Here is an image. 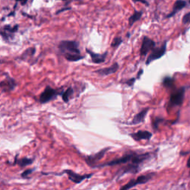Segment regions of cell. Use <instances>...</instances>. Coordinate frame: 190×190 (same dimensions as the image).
Returning <instances> with one entry per match:
<instances>
[{
  "instance_id": "cell-1",
  "label": "cell",
  "mask_w": 190,
  "mask_h": 190,
  "mask_svg": "<svg viewBox=\"0 0 190 190\" xmlns=\"http://www.w3.org/2000/svg\"><path fill=\"white\" fill-rule=\"evenodd\" d=\"M137 152L130 151L129 152H127L126 154H125L123 156L119 158L114 159V160H111V161L103 163H100L97 164L95 168H102V167H114V166L120 165V164H124L127 163L132 161V160L134 159L135 155H136Z\"/></svg>"
},
{
  "instance_id": "cell-2",
  "label": "cell",
  "mask_w": 190,
  "mask_h": 190,
  "mask_svg": "<svg viewBox=\"0 0 190 190\" xmlns=\"http://www.w3.org/2000/svg\"><path fill=\"white\" fill-rule=\"evenodd\" d=\"M64 91H58L47 85L43 91L40 94L39 97V102L42 104L47 103L50 101L54 100L58 96L63 95Z\"/></svg>"
},
{
  "instance_id": "cell-3",
  "label": "cell",
  "mask_w": 190,
  "mask_h": 190,
  "mask_svg": "<svg viewBox=\"0 0 190 190\" xmlns=\"http://www.w3.org/2000/svg\"><path fill=\"white\" fill-rule=\"evenodd\" d=\"M67 174L68 179L76 184H80V183L83 182L84 180L89 179L94 175L93 173L85 174H77L75 172H73V171L71 170V169H66V170H64L63 172H62L61 173H57L55 174L56 175H61V174Z\"/></svg>"
},
{
  "instance_id": "cell-4",
  "label": "cell",
  "mask_w": 190,
  "mask_h": 190,
  "mask_svg": "<svg viewBox=\"0 0 190 190\" xmlns=\"http://www.w3.org/2000/svg\"><path fill=\"white\" fill-rule=\"evenodd\" d=\"M154 175H155V173H149L146 174H143V175H140L139 177H137L136 179L131 180L129 183L123 186L120 190H129L136 186L137 185L146 184L147 182H149L154 177Z\"/></svg>"
},
{
  "instance_id": "cell-5",
  "label": "cell",
  "mask_w": 190,
  "mask_h": 190,
  "mask_svg": "<svg viewBox=\"0 0 190 190\" xmlns=\"http://www.w3.org/2000/svg\"><path fill=\"white\" fill-rule=\"evenodd\" d=\"M111 149L110 147H107V148H104L101 149L97 153L93 154V155H88L85 157V161L89 167L92 168H95L96 166L98 164V163L103 158L106 152Z\"/></svg>"
},
{
  "instance_id": "cell-6",
  "label": "cell",
  "mask_w": 190,
  "mask_h": 190,
  "mask_svg": "<svg viewBox=\"0 0 190 190\" xmlns=\"http://www.w3.org/2000/svg\"><path fill=\"white\" fill-rule=\"evenodd\" d=\"M185 91H186V88L181 87L178 89H175L172 91L169 98V105L171 106H178L183 103L184 100Z\"/></svg>"
},
{
  "instance_id": "cell-7",
  "label": "cell",
  "mask_w": 190,
  "mask_h": 190,
  "mask_svg": "<svg viewBox=\"0 0 190 190\" xmlns=\"http://www.w3.org/2000/svg\"><path fill=\"white\" fill-rule=\"evenodd\" d=\"M167 41H165L163 44L158 48H155L152 51L151 54H149L147 58L146 61H145V65L149 66L150 63H152L153 61L157 60V59H160L162 56L165 55L166 52H167Z\"/></svg>"
},
{
  "instance_id": "cell-8",
  "label": "cell",
  "mask_w": 190,
  "mask_h": 190,
  "mask_svg": "<svg viewBox=\"0 0 190 190\" xmlns=\"http://www.w3.org/2000/svg\"><path fill=\"white\" fill-rule=\"evenodd\" d=\"M78 46V43L75 41H62L59 45V48L64 54H80V51L79 50Z\"/></svg>"
},
{
  "instance_id": "cell-9",
  "label": "cell",
  "mask_w": 190,
  "mask_h": 190,
  "mask_svg": "<svg viewBox=\"0 0 190 190\" xmlns=\"http://www.w3.org/2000/svg\"><path fill=\"white\" fill-rule=\"evenodd\" d=\"M155 42L148 37H143L142 41L141 48H140V56H145L150 51H152L155 48Z\"/></svg>"
},
{
  "instance_id": "cell-10",
  "label": "cell",
  "mask_w": 190,
  "mask_h": 190,
  "mask_svg": "<svg viewBox=\"0 0 190 190\" xmlns=\"http://www.w3.org/2000/svg\"><path fill=\"white\" fill-rule=\"evenodd\" d=\"M16 86V82L14 79L7 76L5 80L0 82V88L2 91L10 92L15 89Z\"/></svg>"
},
{
  "instance_id": "cell-11",
  "label": "cell",
  "mask_w": 190,
  "mask_h": 190,
  "mask_svg": "<svg viewBox=\"0 0 190 190\" xmlns=\"http://www.w3.org/2000/svg\"><path fill=\"white\" fill-rule=\"evenodd\" d=\"M118 69H119V65H118L117 63H114L112 66H111L110 67L100 68V69L97 70V71H95V73H97V74H99L100 76L104 77L116 73Z\"/></svg>"
},
{
  "instance_id": "cell-12",
  "label": "cell",
  "mask_w": 190,
  "mask_h": 190,
  "mask_svg": "<svg viewBox=\"0 0 190 190\" xmlns=\"http://www.w3.org/2000/svg\"><path fill=\"white\" fill-rule=\"evenodd\" d=\"M130 136L134 139L135 141H140L142 140H150L152 137V134L148 131H138L137 132L131 133Z\"/></svg>"
},
{
  "instance_id": "cell-13",
  "label": "cell",
  "mask_w": 190,
  "mask_h": 190,
  "mask_svg": "<svg viewBox=\"0 0 190 190\" xmlns=\"http://www.w3.org/2000/svg\"><path fill=\"white\" fill-rule=\"evenodd\" d=\"M18 157V155L15 157L14 161L13 163H10L11 165H19L20 167L23 168L27 167V166H30L33 163L34 161V158H29V157H22V158H17Z\"/></svg>"
},
{
  "instance_id": "cell-14",
  "label": "cell",
  "mask_w": 190,
  "mask_h": 190,
  "mask_svg": "<svg viewBox=\"0 0 190 190\" xmlns=\"http://www.w3.org/2000/svg\"><path fill=\"white\" fill-rule=\"evenodd\" d=\"M186 6V2L184 0H176L175 2L173 5V8H172V12L170 13L167 15V18H171V17L174 16L177 12L181 11L184 9L185 7Z\"/></svg>"
},
{
  "instance_id": "cell-15",
  "label": "cell",
  "mask_w": 190,
  "mask_h": 190,
  "mask_svg": "<svg viewBox=\"0 0 190 190\" xmlns=\"http://www.w3.org/2000/svg\"><path fill=\"white\" fill-rule=\"evenodd\" d=\"M139 171H140V166L131 163L129 164V165L125 167L124 168H123V169H121L120 172V173H118L117 175L119 176V177H121V176L124 175L125 174L128 173L136 174L138 173Z\"/></svg>"
},
{
  "instance_id": "cell-16",
  "label": "cell",
  "mask_w": 190,
  "mask_h": 190,
  "mask_svg": "<svg viewBox=\"0 0 190 190\" xmlns=\"http://www.w3.org/2000/svg\"><path fill=\"white\" fill-rule=\"evenodd\" d=\"M87 52L89 54L91 58V61L93 62L94 63H95V64H100V63H104L107 56V52L102 54H96V53L89 50H87Z\"/></svg>"
},
{
  "instance_id": "cell-17",
  "label": "cell",
  "mask_w": 190,
  "mask_h": 190,
  "mask_svg": "<svg viewBox=\"0 0 190 190\" xmlns=\"http://www.w3.org/2000/svg\"><path fill=\"white\" fill-rule=\"evenodd\" d=\"M149 112V108L143 109L141 112H140L138 114H137L136 115L133 117L132 120L131 121V123H129L130 125H138L140 123H143L144 121L145 116H146L147 113Z\"/></svg>"
},
{
  "instance_id": "cell-18",
  "label": "cell",
  "mask_w": 190,
  "mask_h": 190,
  "mask_svg": "<svg viewBox=\"0 0 190 190\" xmlns=\"http://www.w3.org/2000/svg\"><path fill=\"white\" fill-rule=\"evenodd\" d=\"M73 93H74V91H73V88H71V87H69V88H68L66 91H64L63 95H61L62 99L64 101V102L67 103V102H69V101L72 99Z\"/></svg>"
},
{
  "instance_id": "cell-19",
  "label": "cell",
  "mask_w": 190,
  "mask_h": 190,
  "mask_svg": "<svg viewBox=\"0 0 190 190\" xmlns=\"http://www.w3.org/2000/svg\"><path fill=\"white\" fill-rule=\"evenodd\" d=\"M143 11H135L134 13L131 15V16L129 17V26H132L134 25V23H136L137 21L140 20L141 18L142 15H143Z\"/></svg>"
},
{
  "instance_id": "cell-20",
  "label": "cell",
  "mask_w": 190,
  "mask_h": 190,
  "mask_svg": "<svg viewBox=\"0 0 190 190\" xmlns=\"http://www.w3.org/2000/svg\"><path fill=\"white\" fill-rule=\"evenodd\" d=\"M163 85L167 88H174V80L173 77H165L163 79Z\"/></svg>"
},
{
  "instance_id": "cell-21",
  "label": "cell",
  "mask_w": 190,
  "mask_h": 190,
  "mask_svg": "<svg viewBox=\"0 0 190 190\" xmlns=\"http://www.w3.org/2000/svg\"><path fill=\"white\" fill-rule=\"evenodd\" d=\"M64 56L66 59L69 62H77L79 60H81L84 58L83 56L77 54H64Z\"/></svg>"
},
{
  "instance_id": "cell-22",
  "label": "cell",
  "mask_w": 190,
  "mask_h": 190,
  "mask_svg": "<svg viewBox=\"0 0 190 190\" xmlns=\"http://www.w3.org/2000/svg\"><path fill=\"white\" fill-rule=\"evenodd\" d=\"M122 42H123L122 38L120 37H115V38L113 39L112 45H112V47L113 48H117L118 46L122 44Z\"/></svg>"
},
{
  "instance_id": "cell-23",
  "label": "cell",
  "mask_w": 190,
  "mask_h": 190,
  "mask_svg": "<svg viewBox=\"0 0 190 190\" xmlns=\"http://www.w3.org/2000/svg\"><path fill=\"white\" fill-rule=\"evenodd\" d=\"M34 171V169H25V171L21 174V177L23 178H28V176L30 175V174L32 173Z\"/></svg>"
},
{
  "instance_id": "cell-24",
  "label": "cell",
  "mask_w": 190,
  "mask_h": 190,
  "mask_svg": "<svg viewBox=\"0 0 190 190\" xmlns=\"http://www.w3.org/2000/svg\"><path fill=\"white\" fill-rule=\"evenodd\" d=\"M182 23L183 24H185V25H186V24L190 23V12L186 13V14L183 16Z\"/></svg>"
},
{
  "instance_id": "cell-25",
  "label": "cell",
  "mask_w": 190,
  "mask_h": 190,
  "mask_svg": "<svg viewBox=\"0 0 190 190\" xmlns=\"http://www.w3.org/2000/svg\"><path fill=\"white\" fill-rule=\"evenodd\" d=\"M18 25H16V26L13 27V28H11L10 26H5V30H8L10 32H16L17 31V29H18Z\"/></svg>"
},
{
  "instance_id": "cell-26",
  "label": "cell",
  "mask_w": 190,
  "mask_h": 190,
  "mask_svg": "<svg viewBox=\"0 0 190 190\" xmlns=\"http://www.w3.org/2000/svg\"><path fill=\"white\" fill-rule=\"evenodd\" d=\"M135 80H136V78H131V79H129V80H127V81L126 82V84H127L129 86H132L133 85H134V83H135Z\"/></svg>"
},
{
  "instance_id": "cell-27",
  "label": "cell",
  "mask_w": 190,
  "mask_h": 190,
  "mask_svg": "<svg viewBox=\"0 0 190 190\" xmlns=\"http://www.w3.org/2000/svg\"><path fill=\"white\" fill-rule=\"evenodd\" d=\"M162 120H163L160 119V118H156L155 120V121H154V127H155V129H157L158 128V123Z\"/></svg>"
},
{
  "instance_id": "cell-28",
  "label": "cell",
  "mask_w": 190,
  "mask_h": 190,
  "mask_svg": "<svg viewBox=\"0 0 190 190\" xmlns=\"http://www.w3.org/2000/svg\"><path fill=\"white\" fill-rule=\"evenodd\" d=\"M134 2H140V3H143V4L145 5L146 6L149 5V3L146 1V0H132Z\"/></svg>"
},
{
  "instance_id": "cell-29",
  "label": "cell",
  "mask_w": 190,
  "mask_h": 190,
  "mask_svg": "<svg viewBox=\"0 0 190 190\" xmlns=\"http://www.w3.org/2000/svg\"><path fill=\"white\" fill-rule=\"evenodd\" d=\"M143 73V69H140L139 71H138V75H137V78L136 79H139L140 77V76H141L142 74Z\"/></svg>"
},
{
  "instance_id": "cell-30",
  "label": "cell",
  "mask_w": 190,
  "mask_h": 190,
  "mask_svg": "<svg viewBox=\"0 0 190 190\" xmlns=\"http://www.w3.org/2000/svg\"><path fill=\"white\" fill-rule=\"evenodd\" d=\"M70 9H71L70 8H64V9H61V10H59V11H58L57 12H56V14H58V13H61V12L66 11V10H70Z\"/></svg>"
},
{
  "instance_id": "cell-31",
  "label": "cell",
  "mask_w": 190,
  "mask_h": 190,
  "mask_svg": "<svg viewBox=\"0 0 190 190\" xmlns=\"http://www.w3.org/2000/svg\"><path fill=\"white\" fill-rule=\"evenodd\" d=\"M16 1H17V2H21V4H22V5H25V3L27 2V1H28V0H16Z\"/></svg>"
},
{
  "instance_id": "cell-32",
  "label": "cell",
  "mask_w": 190,
  "mask_h": 190,
  "mask_svg": "<svg viewBox=\"0 0 190 190\" xmlns=\"http://www.w3.org/2000/svg\"><path fill=\"white\" fill-rule=\"evenodd\" d=\"M186 166H187V167L189 168V169H190V157H189V159H188L187 163H186Z\"/></svg>"
},
{
  "instance_id": "cell-33",
  "label": "cell",
  "mask_w": 190,
  "mask_h": 190,
  "mask_svg": "<svg viewBox=\"0 0 190 190\" xmlns=\"http://www.w3.org/2000/svg\"><path fill=\"white\" fill-rule=\"evenodd\" d=\"M1 63H2V61L1 59H0V64H1Z\"/></svg>"
},
{
  "instance_id": "cell-34",
  "label": "cell",
  "mask_w": 190,
  "mask_h": 190,
  "mask_svg": "<svg viewBox=\"0 0 190 190\" xmlns=\"http://www.w3.org/2000/svg\"><path fill=\"white\" fill-rule=\"evenodd\" d=\"M189 4H190V0H189Z\"/></svg>"
}]
</instances>
